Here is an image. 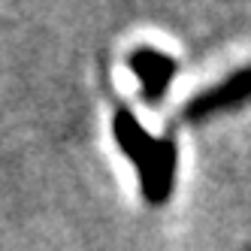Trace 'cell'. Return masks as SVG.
Masks as SVG:
<instances>
[{
  "label": "cell",
  "instance_id": "obj_2",
  "mask_svg": "<svg viewBox=\"0 0 251 251\" xmlns=\"http://www.w3.org/2000/svg\"><path fill=\"white\" fill-rule=\"evenodd\" d=\"M130 64L136 70V76L142 79V94H146V100L154 103L160 97V91H164L170 73H173V61L146 49V51H136V55L130 58Z\"/></svg>",
  "mask_w": 251,
  "mask_h": 251
},
{
  "label": "cell",
  "instance_id": "obj_1",
  "mask_svg": "<svg viewBox=\"0 0 251 251\" xmlns=\"http://www.w3.org/2000/svg\"><path fill=\"white\" fill-rule=\"evenodd\" d=\"M251 97V70H239L236 76H230L224 85L212 88V91L200 94L191 106H188V115H203V112H215L221 106H230L236 100Z\"/></svg>",
  "mask_w": 251,
  "mask_h": 251
}]
</instances>
